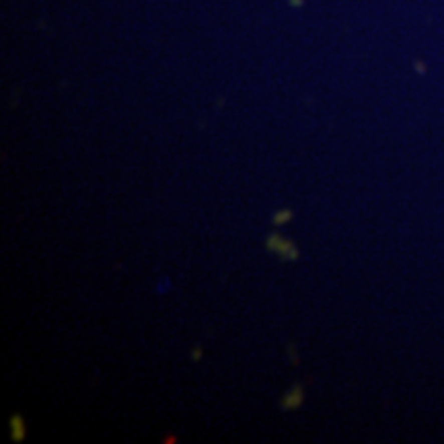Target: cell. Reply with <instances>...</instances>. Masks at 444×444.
<instances>
[{
    "instance_id": "obj_1",
    "label": "cell",
    "mask_w": 444,
    "mask_h": 444,
    "mask_svg": "<svg viewBox=\"0 0 444 444\" xmlns=\"http://www.w3.org/2000/svg\"><path fill=\"white\" fill-rule=\"evenodd\" d=\"M266 243H268V249L274 251L280 259H284V261H296L298 259V247L292 243V241H288L284 237L270 235Z\"/></svg>"
},
{
    "instance_id": "obj_4",
    "label": "cell",
    "mask_w": 444,
    "mask_h": 444,
    "mask_svg": "<svg viewBox=\"0 0 444 444\" xmlns=\"http://www.w3.org/2000/svg\"><path fill=\"white\" fill-rule=\"evenodd\" d=\"M292 216H294L292 210H290V208H284V210H278L272 220H274V225H286L288 220H292Z\"/></svg>"
},
{
    "instance_id": "obj_5",
    "label": "cell",
    "mask_w": 444,
    "mask_h": 444,
    "mask_svg": "<svg viewBox=\"0 0 444 444\" xmlns=\"http://www.w3.org/2000/svg\"><path fill=\"white\" fill-rule=\"evenodd\" d=\"M201 358V348H193L191 352V360H199Z\"/></svg>"
},
{
    "instance_id": "obj_2",
    "label": "cell",
    "mask_w": 444,
    "mask_h": 444,
    "mask_svg": "<svg viewBox=\"0 0 444 444\" xmlns=\"http://www.w3.org/2000/svg\"><path fill=\"white\" fill-rule=\"evenodd\" d=\"M302 403H305V389L302 385H294L282 397V409H298Z\"/></svg>"
},
{
    "instance_id": "obj_3",
    "label": "cell",
    "mask_w": 444,
    "mask_h": 444,
    "mask_svg": "<svg viewBox=\"0 0 444 444\" xmlns=\"http://www.w3.org/2000/svg\"><path fill=\"white\" fill-rule=\"evenodd\" d=\"M9 430H11V438L13 442H23L25 436H27V426H25V419L21 415H13L11 421H9Z\"/></svg>"
}]
</instances>
